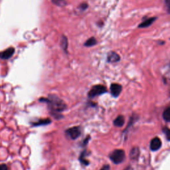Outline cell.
Wrapping results in <instances>:
<instances>
[{
    "label": "cell",
    "mask_w": 170,
    "mask_h": 170,
    "mask_svg": "<svg viewBox=\"0 0 170 170\" xmlns=\"http://www.w3.org/2000/svg\"><path fill=\"white\" fill-rule=\"evenodd\" d=\"M39 101L47 103L51 114L55 118H61L62 116H61L60 113L63 112L67 108L65 102L55 94H49L48 98H41L39 99Z\"/></svg>",
    "instance_id": "cell-1"
},
{
    "label": "cell",
    "mask_w": 170,
    "mask_h": 170,
    "mask_svg": "<svg viewBox=\"0 0 170 170\" xmlns=\"http://www.w3.org/2000/svg\"><path fill=\"white\" fill-rule=\"evenodd\" d=\"M109 157L112 162L118 164L124 160L125 153L122 150H115L110 154Z\"/></svg>",
    "instance_id": "cell-2"
},
{
    "label": "cell",
    "mask_w": 170,
    "mask_h": 170,
    "mask_svg": "<svg viewBox=\"0 0 170 170\" xmlns=\"http://www.w3.org/2000/svg\"><path fill=\"white\" fill-rule=\"evenodd\" d=\"M107 92V88L104 86L98 85H95L92 87V89L89 92V98H94L97 96L101 95Z\"/></svg>",
    "instance_id": "cell-3"
},
{
    "label": "cell",
    "mask_w": 170,
    "mask_h": 170,
    "mask_svg": "<svg viewBox=\"0 0 170 170\" xmlns=\"http://www.w3.org/2000/svg\"><path fill=\"white\" fill-rule=\"evenodd\" d=\"M66 134L72 140H76L81 135L82 131L80 126H74L66 130Z\"/></svg>",
    "instance_id": "cell-4"
},
{
    "label": "cell",
    "mask_w": 170,
    "mask_h": 170,
    "mask_svg": "<svg viewBox=\"0 0 170 170\" xmlns=\"http://www.w3.org/2000/svg\"><path fill=\"white\" fill-rule=\"evenodd\" d=\"M15 53V48L13 47L8 48L3 51L0 52V59L3 60H7L10 59Z\"/></svg>",
    "instance_id": "cell-5"
},
{
    "label": "cell",
    "mask_w": 170,
    "mask_h": 170,
    "mask_svg": "<svg viewBox=\"0 0 170 170\" xmlns=\"http://www.w3.org/2000/svg\"><path fill=\"white\" fill-rule=\"evenodd\" d=\"M162 146V141L158 137L153 138L150 142V148L152 151H157Z\"/></svg>",
    "instance_id": "cell-6"
},
{
    "label": "cell",
    "mask_w": 170,
    "mask_h": 170,
    "mask_svg": "<svg viewBox=\"0 0 170 170\" xmlns=\"http://www.w3.org/2000/svg\"><path fill=\"white\" fill-rule=\"evenodd\" d=\"M122 86L118 85V84H112L110 86V91H111V94L112 96L114 97H117L120 95L121 91H122Z\"/></svg>",
    "instance_id": "cell-7"
},
{
    "label": "cell",
    "mask_w": 170,
    "mask_h": 170,
    "mask_svg": "<svg viewBox=\"0 0 170 170\" xmlns=\"http://www.w3.org/2000/svg\"><path fill=\"white\" fill-rule=\"evenodd\" d=\"M51 123V120L50 119L47 118V119H40V120H38L36 122H31V125L33 126H45V125H48L49 124Z\"/></svg>",
    "instance_id": "cell-8"
},
{
    "label": "cell",
    "mask_w": 170,
    "mask_h": 170,
    "mask_svg": "<svg viewBox=\"0 0 170 170\" xmlns=\"http://www.w3.org/2000/svg\"><path fill=\"white\" fill-rule=\"evenodd\" d=\"M120 57L115 52H110L108 55L107 60L110 63H116L120 61Z\"/></svg>",
    "instance_id": "cell-9"
},
{
    "label": "cell",
    "mask_w": 170,
    "mask_h": 170,
    "mask_svg": "<svg viewBox=\"0 0 170 170\" xmlns=\"http://www.w3.org/2000/svg\"><path fill=\"white\" fill-rule=\"evenodd\" d=\"M156 19V17H151V18L147 19V20H145L144 21H143L142 23H140V25H139L138 27L145 28V27H149V26L151 25L153 23L154 21H155Z\"/></svg>",
    "instance_id": "cell-10"
},
{
    "label": "cell",
    "mask_w": 170,
    "mask_h": 170,
    "mask_svg": "<svg viewBox=\"0 0 170 170\" xmlns=\"http://www.w3.org/2000/svg\"><path fill=\"white\" fill-rule=\"evenodd\" d=\"M139 155H140V150H139L138 147H134L130 151V156L132 160H137L138 158Z\"/></svg>",
    "instance_id": "cell-11"
},
{
    "label": "cell",
    "mask_w": 170,
    "mask_h": 170,
    "mask_svg": "<svg viewBox=\"0 0 170 170\" xmlns=\"http://www.w3.org/2000/svg\"><path fill=\"white\" fill-rule=\"evenodd\" d=\"M125 119L122 116H119L114 120V124L117 127H122L124 124Z\"/></svg>",
    "instance_id": "cell-12"
},
{
    "label": "cell",
    "mask_w": 170,
    "mask_h": 170,
    "mask_svg": "<svg viewBox=\"0 0 170 170\" xmlns=\"http://www.w3.org/2000/svg\"><path fill=\"white\" fill-rule=\"evenodd\" d=\"M61 46L63 49L67 53L68 48V39L65 36H63L61 39Z\"/></svg>",
    "instance_id": "cell-13"
},
{
    "label": "cell",
    "mask_w": 170,
    "mask_h": 170,
    "mask_svg": "<svg viewBox=\"0 0 170 170\" xmlns=\"http://www.w3.org/2000/svg\"><path fill=\"white\" fill-rule=\"evenodd\" d=\"M97 43V41L96 39L94 38V37H91L88 39V40L85 43V46L86 47H92V46L95 45Z\"/></svg>",
    "instance_id": "cell-14"
},
{
    "label": "cell",
    "mask_w": 170,
    "mask_h": 170,
    "mask_svg": "<svg viewBox=\"0 0 170 170\" xmlns=\"http://www.w3.org/2000/svg\"><path fill=\"white\" fill-rule=\"evenodd\" d=\"M87 155V154H86V151L85 150V151H83V152H82L80 158H79V160L81 161V163H83V164L85 165H87L89 164V161L85 159V156Z\"/></svg>",
    "instance_id": "cell-15"
},
{
    "label": "cell",
    "mask_w": 170,
    "mask_h": 170,
    "mask_svg": "<svg viewBox=\"0 0 170 170\" xmlns=\"http://www.w3.org/2000/svg\"><path fill=\"white\" fill-rule=\"evenodd\" d=\"M52 3L59 7H65L67 5L66 0H51Z\"/></svg>",
    "instance_id": "cell-16"
},
{
    "label": "cell",
    "mask_w": 170,
    "mask_h": 170,
    "mask_svg": "<svg viewBox=\"0 0 170 170\" xmlns=\"http://www.w3.org/2000/svg\"><path fill=\"white\" fill-rule=\"evenodd\" d=\"M163 118L167 122H170V108H167L163 111Z\"/></svg>",
    "instance_id": "cell-17"
},
{
    "label": "cell",
    "mask_w": 170,
    "mask_h": 170,
    "mask_svg": "<svg viewBox=\"0 0 170 170\" xmlns=\"http://www.w3.org/2000/svg\"><path fill=\"white\" fill-rule=\"evenodd\" d=\"M163 131L165 133V136H166V138L167 140L170 141V129H169L168 128L165 127L163 128Z\"/></svg>",
    "instance_id": "cell-18"
},
{
    "label": "cell",
    "mask_w": 170,
    "mask_h": 170,
    "mask_svg": "<svg viewBox=\"0 0 170 170\" xmlns=\"http://www.w3.org/2000/svg\"><path fill=\"white\" fill-rule=\"evenodd\" d=\"M165 3L167 12L170 14V0H165Z\"/></svg>",
    "instance_id": "cell-19"
},
{
    "label": "cell",
    "mask_w": 170,
    "mask_h": 170,
    "mask_svg": "<svg viewBox=\"0 0 170 170\" xmlns=\"http://www.w3.org/2000/svg\"><path fill=\"white\" fill-rule=\"evenodd\" d=\"M0 170H8V166L5 164H0Z\"/></svg>",
    "instance_id": "cell-20"
},
{
    "label": "cell",
    "mask_w": 170,
    "mask_h": 170,
    "mask_svg": "<svg viewBox=\"0 0 170 170\" xmlns=\"http://www.w3.org/2000/svg\"><path fill=\"white\" fill-rule=\"evenodd\" d=\"M100 170H110V165H105Z\"/></svg>",
    "instance_id": "cell-21"
},
{
    "label": "cell",
    "mask_w": 170,
    "mask_h": 170,
    "mask_svg": "<svg viewBox=\"0 0 170 170\" xmlns=\"http://www.w3.org/2000/svg\"><path fill=\"white\" fill-rule=\"evenodd\" d=\"M87 7H88L87 4H86V3L82 4V5H81V6H80V8H81L82 10H86V9L87 8Z\"/></svg>",
    "instance_id": "cell-22"
},
{
    "label": "cell",
    "mask_w": 170,
    "mask_h": 170,
    "mask_svg": "<svg viewBox=\"0 0 170 170\" xmlns=\"http://www.w3.org/2000/svg\"><path fill=\"white\" fill-rule=\"evenodd\" d=\"M89 139H90V136H88V137H87V138H86V139H85V140H84V142H83V145H85L86 144H87V143L89 142Z\"/></svg>",
    "instance_id": "cell-23"
}]
</instances>
